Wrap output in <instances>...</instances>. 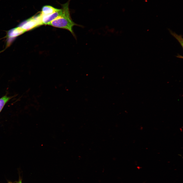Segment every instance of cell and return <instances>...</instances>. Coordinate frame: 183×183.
I'll use <instances>...</instances> for the list:
<instances>
[{
	"mask_svg": "<svg viewBox=\"0 0 183 183\" xmlns=\"http://www.w3.org/2000/svg\"><path fill=\"white\" fill-rule=\"evenodd\" d=\"M68 2L62 5V14L55 19L51 21L47 25L53 27L67 29L74 34L72 30L73 26L78 25L74 22L71 19L69 8Z\"/></svg>",
	"mask_w": 183,
	"mask_h": 183,
	"instance_id": "obj_1",
	"label": "cell"
},
{
	"mask_svg": "<svg viewBox=\"0 0 183 183\" xmlns=\"http://www.w3.org/2000/svg\"><path fill=\"white\" fill-rule=\"evenodd\" d=\"M62 13V9H58L55 12L48 15L42 16L41 14L42 24L47 25L51 21L61 16Z\"/></svg>",
	"mask_w": 183,
	"mask_h": 183,
	"instance_id": "obj_2",
	"label": "cell"
},
{
	"mask_svg": "<svg viewBox=\"0 0 183 183\" xmlns=\"http://www.w3.org/2000/svg\"><path fill=\"white\" fill-rule=\"evenodd\" d=\"M58 9L50 6L45 5L42 7L40 13L42 16L47 15L54 13Z\"/></svg>",
	"mask_w": 183,
	"mask_h": 183,
	"instance_id": "obj_3",
	"label": "cell"
},
{
	"mask_svg": "<svg viewBox=\"0 0 183 183\" xmlns=\"http://www.w3.org/2000/svg\"><path fill=\"white\" fill-rule=\"evenodd\" d=\"M168 30L170 33L178 41L180 44L183 48V38L182 36L181 35H178L175 33L173 32L171 30L169 29H168Z\"/></svg>",
	"mask_w": 183,
	"mask_h": 183,
	"instance_id": "obj_4",
	"label": "cell"
},
{
	"mask_svg": "<svg viewBox=\"0 0 183 183\" xmlns=\"http://www.w3.org/2000/svg\"><path fill=\"white\" fill-rule=\"evenodd\" d=\"M11 98L10 97L4 96L0 98V112L4 105Z\"/></svg>",
	"mask_w": 183,
	"mask_h": 183,
	"instance_id": "obj_5",
	"label": "cell"
},
{
	"mask_svg": "<svg viewBox=\"0 0 183 183\" xmlns=\"http://www.w3.org/2000/svg\"><path fill=\"white\" fill-rule=\"evenodd\" d=\"M22 179L19 176V180L18 181H16L15 183H22Z\"/></svg>",
	"mask_w": 183,
	"mask_h": 183,
	"instance_id": "obj_6",
	"label": "cell"
},
{
	"mask_svg": "<svg viewBox=\"0 0 183 183\" xmlns=\"http://www.w3.org/2000/svg\"><path fill=\"white\" fill-rule=\"evenodd\" d=\"M176 57H177L179 58H183L182 56L180 55H178L177 56H176Z\"/></svg>",
	"mask_w": 183,
	"mask_h": 183,
	"instance_id": "obj_7",
	"label": "cell"
},
{
	"mask_svg": "<svg viewBox=\"0 0 183 183\" xmlns=\"http://www.w3.org/2000/svg\"><path fill=\"white\" fill-rule=\"evenodd\" d=\"M8 183H13L12 182L10 181H8Z\"/></svg>",
	"mask_w": 183,
	"mask_h": 183,
	"instance_id": "obj_8",
	"label": "cell"
}]
</instances>
